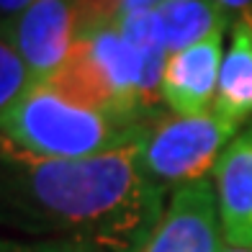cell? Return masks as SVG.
Instances as JSON below:
<instances>
[{"mask_svg":"<svg viewBox=\"0 0 252 252\" xmlns=\"http://www.w3.org/2000/svg\"><path fill=\"white\" fill-rule=\"evenodd\" d=\"M165 206L167 190L144 175L136 144L85 159H47L0 136V226L16 234L139 252Z\"/></svg>","mask_w":252,"mask_h":252,"instance_id":"cell-1","label":"cell"},{"mask_svg":"<svg viewBox=\"0 0 252 252\" xmlns=\"http://www.w3.org/2000/svg\"><path fill=\"white\" fill-rule=\"evenodd\" d=\"M150 124L90 106L44 80L0 119V136L33 157L85 159L139 144Z\"/></svg>","mask_w":252,"mask_h":252,"instance_id":"cell-2","label":"cell"},{"mask_svg":"<svg viewBox=\"0 0 252 252\" xmlns=\"http://www.w3.org/2000/svg\"><path fill=\"white\" fill-rule=\"evenodd\" d=\"M167 57V47L134 41L113 21L80 33L70 60L47 83L60 85L103 111L150 121V113L159 100Z\"/></svg>","mask_w":252,"mask_h":252,"instance_id":"cell-3","label":"cell"},{"mask_svg":"<svg viewBox=\"0 0 252 252\" xmlns=\"http://www.w3.org/2000/svg\"><path fill=\"white\" fill-rule=\"evenodd\" d=\"M237 131L239 126L219 119L214 111L198 116L173 113L147 126L136 144L139 165L152 183L173 193L175 188L209 178Z\"/></svg>","mask_w":252,"mask_h":252,"instance_id":"cell-4","label":"cell"},{"mask_svg":"<svg viewBox=\"0 0 252 252\" xmlns=\"http://www.w3.org/2000/svg\"><path fill=\"white\" fill-rule=\"evenodd\" d=\"M3 33L26 62L36 83L52 80L64 67L83 33L75 0H36Z\"/></svg>","mask_w":252,"mask_h":252,"instance_id":"cell-5","label":"cell"},{"mask_svg":"<svg viewBox=\"0 0 252 252\" xmlns=\"http://www.w3.org/2000/svg\"><path fill=\"white\" fill-rule=\"evenodd\" d=\"M224 245L214 180L203 178L170 193L139 252H221Z\"/></svg>","mask_w":252,"mask_h":252,"instance_id":"cell-6","label":"cell"},{"mask_svg":"<svg viewBox=\"0 0 252 252\" xmlns=\"http://www.w3.org/2000/svg\"><path fill=\"white\" fill-rule=\"evenodd\" d=\"M221 39L224 33L173 52L165 62L159 100L178 116H198L214 108L216 88L221 72Z\"/></svg>","mask_w":252,"mask_h":252,"instance_id":"cell-7","label":"cell"},{"mask_svg":"<svg viewBox=\"0 0 252 252\" xmlns=\"http://www.w3.org/2000/svg\"><path fill=\"white\" fill-rule=\"evenodd\" d=\"M214 190L224 242L252 247V121L221 152L214 167Z\"/></svg>","mask_w":252,"mask_h":252,"instance_id":"cell-8","label":"cell"},{"mask_svg":"<svg viewBox=\"0 0 252 252\" xmlns=\"http://www.w3.org/2000/svg\"><path fill=\"white\" fill-rule=\"evenodd\" d=\"M211 111L239 129L252 119V21L247 18H237L232 26Z\"/></svg>","mask_w":252,"mask_h":252,"instance_id":"cell-9","label":"cell"},{"mask_svg":"<svg viewBox=\"0 0 252 252\" xmlns=\"http://www.w3.org/2000/svg\"><path fill=\"white\" fill-rule=\"evenodd\" d=\"M155 16L170 54L224 33L226 29V13L214 0H165L155 8Z\"/></svg>","mask_w":252,"mask_h":252,"instance_id":"cell-10","label":"cell"},{"mask_svg":"<svg viewBox=\"0 0 252 252\" xmlns=\"http://www.w3.org/2000/svg\"><path fill=\"white\" fill-rule=\"evenodd\" d=\"M33 83L36 80H33L26 62L21 60L10 39L0 31V119L24 98V93Z\"/></svg>","mask_w":252,"mask_h":252,"instance_id":"cell-11","label":"cell"},{"mask_svg":"<svg viewBox=\"0 0 252 252\" xmlns=\"http://www.w3.org/2000/svg\"><path fill=\"white\" fill-rule=\"evenodd\" d=\"M80 18H83V31L90 26L100 24H113L126 13H136V10H155L165 3V0H75Z\"/></svg>","mask_w":252,"mask_h":252,"instance_id":"cell-12","label":"cell"},{"mask_svg":"<svg viewBox=\"0 0 252 252\" xmlns=\"http://www.w3.org/2000/svg\"><path fill=\"white\" fill-rule=\"evenodd\" d=\"M0 252H103L93 245L70 239H0Z\"/></svg>","mask_w":252,"mask_h":252,"instance_id":"cell-13","label":"cell"},{"mask_svg":"<svg viewBox=\"0 0 252 252\" xmlns=\"http://www.w3.org/2000/svg\"><path fill=\"white\" fill-rule=\"evenodd\" d=\"M31 3H36V0H0V31L8 29L10 21H16Z\"/></svg>","mask_w":252,"mask_h":252,"instance_id":"cell-14","label":"cell"},{"mask_svg":"<svg viewBox=\"0 0 252 252\" xmlns=\"http://www.w3.org/2000/svg\"><path fill=\"white\" fill-rule=\"evenodd\" d=\"M226 16H237V18H247L252 21V0H214Z\"/></svg>","mask_w":252,"mask_h":252,"instance_id":"cell-15","label":"cell"},{"mask_svg":"<svg viewBox=\"0 0 252 252\" xmlns=\"http://www.w3.org/2000/svg\"><path fill=\"white\" fill-rule=\"evenodd\" d=\"M221 252H252V247H232V245H224Z\"/></svg>","mask_w":252,"mask_h":252,"instance_id":"cell-16","label":"cell"}]
</instances>
